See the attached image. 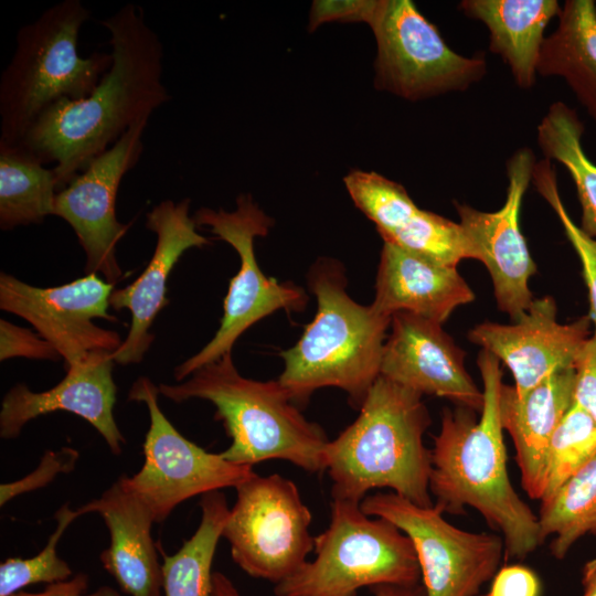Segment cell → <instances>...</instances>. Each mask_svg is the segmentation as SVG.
Instances as JSON below:
<instances>
[{"instance_id": "1", "label": "cell", "mask_w": 596, "mask_h": 596, "mask_svg": "<svg viewBox=\"0 0 596 596\" xmlns=\"http://www.w3.org/2000/svg\"><path fill=\"white\" fill-rule=\"evenodd\" d=\"M109 33L113 63L93 92L44 110L20 141L53 171L58 191L134 124L170 99L163 47L141 7L126 3L99 21Z\"/></svg>"}, {"instance_id": "2", "label": "cell", "mask_w": 596, "mask_h": 596, "mask_svg": "<svg viewBox=\"0 0 596 596\" xmlns=\"http://www.w3.org/2000/svg\"><path fill=\"white\" fill-rule=\"evenodd\" d=\"M482 380L480 413L456 406L444 408L430 450L429 492L441 513L476 509L501 533L505 554L525 558L543 542L539 517L520 498L507 469V450L499 416L502 370L497 356L479 352Z\"/></svg>"}, {"instance_id": "3", "label": "cell", "mask_w": 596, "mask_h": 596, "mask_svg": "<svg viewBox=\"0 0 596 596\" xmlns=\"http://www.w3.org/2000/svg\"><path fill=\"white\" fill-rule=\"evenodd\" d=\"M423 395L380 375L356 419L326 447L331 498L361 503L389 488L411 502L433 507L430 450L424 434L432 419Z\"/></svg>"}, {"instance_id": "4", "label": "cell", "mask_w": 596, "mask_h": 596, "mask_svg": "<svg viewBox=\"0 0 596 596\" xmlns=\"http://www.w3.org/2000/svg\"><path fill=\"white\" fill-rule=\"evenodd\" d=\"M317 313L297 343L280 352L285 366L278 382L296 404L322 387L344 391L360 408L380 376L386 332L392 317L372 304L355 302L345 291L341 264L316 262L308 275Z\"/></svg>"}, {"instance_id": "5", "label": "cell", "mask_w": 596, "mask_h": 596, "mask_svg": "<svg viewBox=\"0 0 596 596\" xmlns=\"http://www.w3.org/2000/svg\"><path fill=\"white\" fill-rule=\"evenodd\" d=\"M159 393L174 403L191 398L211 402L231 445L220 455L253 467L280 459L310 473L326 471L324 430L308 421L278 381L242 376L227 353L178 384H160Z\"/></svg>"}, {"instance_id": "6", "label": "cell", "mask_w": 596, "mask_h": 596, "mask_svg": "<svg viewBox=\"0 0 596 596\" xmlns=\"http://www.w3.org/2000/svg\"><path fill=\"white\" fill-rule=\"evenodd\" d=\"M89 15L82 1L63 0L20 28L0 77V140L20 142L50 106L84 98L97 86L113 57L78 54V34Z\"/></svg>"}, {"instance_id": "7", "label": "cell", "mask_w": 596, "mask_h": 596, "mask_svg": "<svg viewBox=\"0 0 596 596\" xmlns=\"http://www.w3.org/2000/svg\"><path fill=\"white\" fill-rule=\"evenodd\" d=\"M360 504L332 499L330 523L315 536V560L276 584V596H358L362 587L422 583L411 539Z\"/></svg>"}, {"instance_id": "8", "label": "cell", "mask_w": 596, "mask_h": 596, "mask_svg": "<svg viewBox=\"0 0 596 596\" xmlns=\"http://www.w3.org/2000/svg\"><path fill=\"white\" fill-rule=\"evenodd\" d=\"M198 225L209 226L220 240L228 243L240 256V269L231 279L223 304V317L214 337L198 353L174 369L181 382L200 368L232 353L237 339L253 324L273 312L301 310L307 295L291 284L266 277L255 255L256 237L267 235L272 219L248 194H241L232 212L201 207L194 213Z\"/></svg>"}, {"instance_id": "9", "label": "cell", "mask_w": 596, "mask_h": 596, "mask_svg": "<svg viewBox=\"0 0 596 596\" xmlns=\"http://www.w3.org/2000/svg\"><path fill=\"white\" fill-rule=\"evenodd\" d=\"M222 536L247 575L275 585L291 576L313 551L312 515L296 483L278 473L253 475L236 488Z\"/></svg>"}, {"instance_id": "10", "label": "cell", "mask_w": 596, "mask_h": 596, "mask_svg": "<svg viewBox=\"0 0 596 596\" xmlns=\"http://www.w3.org/2000/svg\"><path fill=\"white\" fill-rule=\"evenodd\" d=\"M371 29L379 89L415 102L465 91L487 73L483 56L451 50L411 0H383Z\"/></svg>"}, {"instance_id": "11", "label": "cell", "mask_w": 596, "mask_h": 596, "mask_svg": "<svg viewBox=\"0 0 596 596\" xmlns=\"http://www.w3.org/2000/svg\"><path fill=\"white\" fill-rule=\"evenodd\" d=\"M159 389L148 377H139L128 393L129 401L146 404L150 426L143 443V465L124 485L150 511L155 522H163L185 500L223 488H236L249 479L253 467L225 460L181 435L158 404Z\"/></svg>"}, {"instance_id": "12", "label": "cell", "mask_w": 596, "mask_h": 596, "mask_svg": "<svg viewBox=\"0 0 596 596\" xmlns=\"http://www.w3.org/2000/svg\"><path fill=\"white\" fill-rule=\"evenodd\" d=\"M360 505L411 539L426 596H476L499 570L505 551L499 534L461 530L434 505L421 507L394 492L366 496Z\"/></svg>"}, {"instance_id": "13", "label": "cell", "mask_w": 596, "mask_h": 596, "mask_svg": "<svg viewBox=\"0 0 596 596\" xmlns=\"http://www.w3.org/2000/svg\"><path fill=\"white\" fill-rule=\"evenodd\" d=\"M114 289L115 284L96 273L61 286L35 287L2 272L0 308L31 323L56 349L67 369L93 352L114 353L121 345L116 331L94 322L116 320L108 313Z\"/></svg>"}, {"instance_id": "14", "label": "cell", "mask_w": 596, "mask_h": 596, "mask_svg": "<svg viewBox=\"0 0 596 596\" xmlns=\"http://www.w3.org/2000/svg\"><path fill=\"white\" fill-rule=\"evenodd\" d=\"M148 121L145 118L134 124L55 198L53 215L63 219L74 231L85 253L87 274H102L113 284L123 277L116 246L128 231V225L117 220V193L124 175L139 161Z\"/></svg>"}, {"instance_id": "15", "label": "cell", "mask_w": 596, "mask_h": 596, "mask_svg": "<svg viewBox=\"0 0 596 596\" xmlns=\"http://www.w3.org/2000/svg\"><path fill=\"white\" fill-rule=\"evenodd\" d=\"M534 166V155L529 148H521L510 157L505 202L496 212L456 204L459 224L471 245L473 259L487 267L498 308L512 321L534 299L529 280L535 274L536 265L520 227L521 204L532 181Z\"/></svg>"}, {"instance_id": "16", "label": "cell", "mask_w": 596, "mask_h": 596, "mask_svg": "<svg viewBox=\"0 0 596 596\" xmlns=\"http://www.w3.org/2000/svg\"><path fill=\"white\" fill-rule=\"evenodd\" d=\"M592 320L583 316L571 323L557 321V307L550 296L534 298L512 323L482 322L468 333L470 342L503 362L523 395L550 375L574 366Z\"/></svg>"}, {"instance_id": "17", "label": "cell", "mask_w": 596, "mask_h": 596, "mask_svg": "<svg viewBox=\"0 0 596 596\" xmlns=\"http://www.w3.org/2000/svg\"><path fill=\"white\" fill-rule=\"evenodd\" d=\"M465 352L440 323L407 312L392 316L380 375L421 395L480 413L483 393L467 372Z\"/></svg>"}, {"instance_id": "18", "label": "cell", "mask_w": 596, "mask_h": 596, "mask_svg": "<svg viewBox=\"0 0 596 596\" xmlns=\"http://www.w3.org/2000/svg\"><path fill=\"white\" fill-rule=\"evenodd\" d=\"M189 199L163 200L146 216V227L157 236L153 254L141 275L124 288L114 289L109 304L114 310L131 315L128 334L113 353L116 363L126 365L143 359L155 336L150 333L157 315L168 305L167 280L180 257L190 248L211 241L198 232Z\"/></svg>"}, {"instance_id": "19", "label": "cell", "mask_w": 596, "mask_h": 596, "mask_svg": "<svg viewBox=\"0 0 596 596\" xmlns=\"http://www.w3.org/2000/svg\"><path fill=\"white\" fill-rule=\"evenodd\" d=\"M344 184L384 242L433 262L457 266L473 258L459 223L418 207L405 188L376 172L351 171Z\"/></svg>"}, {"instance_id": "20", "label": "cell", "mask_w": 596, "mask_h": 596, "mask_svg": "<svg viewBox=\"0 0 596 596\" xmlns=\"http://www.w3.org/2000/svg\"><path fill=\"white\" fill-rule=\"evenodd\" d=\"M114 362L111 352L97 351L65 369L62 381L47 391L33 392L25 384L12 386L1 403L0 437L14 439L30 421L64 411L89 423L109 450L120 455L126 440L114 417Z\"/></svg>"}, {"instance_id": "21", "label": "cell", "mask_w": 596, "mask_h": 596, "mask_svg": "<svg viewBox=\"0 0 596 596\" xmlns=\"http://www.w3.org/2000/svg\"><path fill=\"white\" fill-rule=\"evenodd\" d=\"M77 510L103 518L110 542L99 558L120 589L129 596H161L162 566L151 536L155 520L121 478Z\"/></svg>"}, {"instance_id": "22", "label": "cell", "mask_w": 596, "mask_h": 596, "mask_svg": "<svg viewBox=\"0 0 596 596\" xmlns=\"http://www.w3.org/2000/svg\"><path fill=\"white\" fill-rule=\"evenodd\" d=\"M574 368L558 371L523 395L502 383L499 416L511 436L521 483L528 496L541 500L544 490L550 440L573 405Z\"/></svg>"}, {"instance_id": "23", "label": "cell", "mask_w": 596, "mask_h": 596, "mask_svg": "<svg viewBox=\"0 0 596 596\" xmlns=\"http://www.w3.org/2000/svg\"><path fill=\"white\" fill-rule=\"evenodd\" d=\"M475 294L457 266L439 264L384 242L372 305L392 317L407 312L443 324Z\"/></svg>"}, {"instance_id": "24", "label": "cell", "mask_w": 596, "mask_h": 596, "mask_svg": "<svg viewBox=\"0 0 596 596\" xmlns=\"http://www.w3.org/2000/svg\"><path fill=\"white\" fill-rule=\"evenodd\" d=\"M460 9L487 26L490 51L508 64L518 86L532 87L545 40L544 31L561 11L558 1L464 0Z\"/></svg>"}, {"instance_id": "25", "label": "cell", "mask_w": 596, "mask_h": 596, "mask_svg": "<svg viewBox=\"0 0 596 596\" xmlns=\"http://www.w3.org/2000/svg\"><path fill=\"white\" fill-rule=\"evenodd\" d=\"M545 38L536 73L560 76L596 123V3L567 0Z\"/></svg>"}, {"instance_id": "26", "label": "cell", "mask_w": 596, "mask_h": 596, "mask_svg": "<svg viewBox=\"0 0 596 596\" xmlns=\"http://www.w3.org/2000/svg\"><path fill=\"white\" fill-rule=\"evenodd\" d=\"M56 175L22 143L0 140V228L39 224L53 215Z\"/></svg>"}, {"instance_id": "27", "label": "cell", "mask_w": 596, "mask_h": 596, "mask_svg": "<svg viewBox=\"0 0 596 596\" xmlns=\"http://www.w3.org/2000/svg\"><path fill=\"white\" fill-rule=\"evenodd\" d=\"M200 508L198 529L177 553L168 555L158 545L164 596H214L212 563L230 508L220 490L203 494Z\"/></svg>"}, {"instance_id": "28", "label": "cell", "mask_w": 596, "mask_h": 596, "mask_svg": "<svg viewBox=\"0 0 596 596\" xmlns=\"http://www.w3.org/2000/svg\"><path fill=\"white\" fill-rule=\"evenodd\" d=\"M536 131L545 159L562 163L574 181L582 207L581 230L596 238V164L584 152V125L577 113L556 102L550 106Z\"/></svg>"}, {"instance_id": "29", "label": "cell", "mask_w": 596, "mask_h": 596, "mask_svg": "<svg viewBox=\"0 0 596 596\" xmlns=\"http://www.w3.org/2000/svg\"><path fill=\"white\" fill-rule=\"evenodd\" d=\"M538 517L544 540L552 538L555 558H564L586 534H596V455L541 503Z\"/></svg>"}, {"instance_id": "30", "label": "cell", "mask_w": 596, "mask_h": 596, "mask_svg": "<svg viewBox=\"0 0 596 596\" xmlns=\"http://www.w3.org/2000/svg\"><path fill=\"white\" fill-rule=\"evenodd\" d=\"M596 455V423L574 403L556 427L547 448L541 503Z\"/></svg>"}, {"instance_id": "31", "label": "cell", "mask_w": 596, "mask_h": 596, "mask_svg": "<svg viewBox=\"0 0 596 596\" xmlns=\"http://www.w3.org/2000/svg\"><path fill=\"white\" fill-rule=\"evenodd\" d=\"M82 514L64 503L54 514L56 528L43 550L30 558L8 557L0 564V596H10L39 583L52 584L72 577L70 565L57 555V544L70 524Z\"/></svg>"}, {"instance_id": "32", "label": "cell", "mask_w": 596, "mask_h": 596, "mask_svg": "<svg viewBox=\"0 0 596 596\" xmlns=\"http://www.w3.org/2000/svg\"><path fill=\"white\" fill-rule=\"evenodd\" d=\"M532 182L536 191L556 213L566 237L579 257L583 276L588 290L589 318L596 334V238L584 233L568 215L558 193L556 174L547 159L535 162Z\"/></svg>"}, {"instance_id": "33", "label": "cell", "mask_w": 596, "mask_h": 596, "mask_svg": "<svg viewBox=\"0 0 596 596\" xmlns=\"http://www.w3.org/2000/svg\"><path fill=\"white\" fill-rule=\"evenodd\" d=\"M79 454L71 447L46 451L39 466L25 477L0 486V505L3 507L11 499L47 486L57 475L68 473L78 460Z\"/></svg>"}, {"instance_id": "34", "label": "cell", "mask_w": 596, "mask_h": 596, "mask_svg": "<svg viewBox=\"0 0 596 596\" xmlns=\"http://www.w3.org/2000/svg\"><path fill=\"white\" fill-rule=\"evenodd\" d=\"M382 3L383 0H316L310 10L309 31L328 22H364L371 28Z\"/></svg>"}, {"instance_id": "35", "label": "cell", "mask_w": 596, "mask_h": 596, "mask_svg": "<svg viewBox=\"0 0 596 596\" xmlns=\"http://www.w3.org/2000/svg\"><path fill=\"white\" fill-rule=\"evenodd\" d=\"M26 358L33 360L62 359L56 349L38 332L0 320V360Z\"/></svg>"}, {"instance_id": "36", "label": "cell", "mask_w": 596, "mask_h": 596, "mask_svg": "<svg viewBox=\"0 0 596 596\" xmlns=\"http://www.w3.org/2000/svg\"><path fill=\"white\" fill-rule=\"evenodd\" d=\"M575 383L573 403L596 423V334L581 348L574 362Z\"/></svg>"}, {"instance_id": "37", "label": "cell", "mask_w": 596, "mask_h": 596, "mask_svg": "<svg viewBox=\"0 0 596 596\" xmlns=\"http://www.w3.org/2000/svg\"><path fill=\"white\" fill-rule=\"evenodd\" d=\"M542 584L534 571L523 565H507L491 579L488 596H541Z\"/></svg>"}, {"instance_id": "38", "label": "cell", "mask_w": 596, "mask_h": 596, "mask_svg": "<svg viewBox=\"0 0 596 596\" xmlns=\"http://www.w3.org/2000/svg\"><path fill=\"white\" fill-rule=\"evenodd\" d=\"M88 589V575L79 572L68 579L47 584L42 592H17L10 596H120L119 592L110 586H100L92 593Z\"/></svg>"}, {"instance_id": "39", "label": "cell", "mask_w": 596, "mask_h": 596, "mask_svg": "<svg viewBox=\"0 0 596 596\" xmlns=\"http://www.w3.org/2000/svg\"><path fill=\"white\" fill-rule=\"evenodd\" d=\"M373 596H426L423 584L417 585H377L370 588Z\"/></svg>"}, {"instance_id": "40", "label": "cell", "mask_w": 596, "mask_h": 596, "mask_svg": "<svg viewBox=\"0 0 596 596\" xmlns=\"http://www.w3.org/2000/svg\"><path fill=\"white\" fill-rule=\"evenodd\" d=\"M214 596H241L232 581L221 572L213 573Z\"/></svg>"}, {"instance_id": "41", "label": "cell", "mask_w": 596, "mask_h": 596, "mask_svg": "<svg viewBox=\"0 0 596 596\" xmlns=\"http://www.w3.org/2000/svg\"><path fill=\"white\" fill-rule=\"evenodd\" d=\"M583 596H596V557L587 562L583 568Z\"/></svg>"}]
</instances>
